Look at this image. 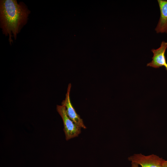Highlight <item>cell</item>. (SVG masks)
I'll use <instances>...</instances> for the list:
<instances>
[{
	"mask_svg": "<svg viewBox=\"0 0 167 167\" xmlns=\"http://www.w3.org/2000/svg\"><path fill=\"white\" fill-rule=\"evenodd\" d=\"M0 3L1 27L6 36L9 35L11 45V37L15 39L22 28L27 22L30 11L24 3H18L15 0H2Z\"/></svg>",
	"mask_w": 167,
	"mask_h": 167,
	"instance_id": "cell-1",
	"label": "cell"
},
{
	"mask_svg": "<svg viewBox=\"0 0 167 167\" xmlns=\"http://www.w3.org/2000/svg\"><path fill=\"white\" fill-rule=\"evenodd\" d=\"M57 110L63 120V131L66 140L78 136L81 132V127L77 125L68 117L65 106L63 105H57Z\"/></svg>",
	"mask_w": 167,
	"mask_h": 167,
	"instance_id": "cell-2",
	"label": "cell"
},
{
	"mask_svg": "<svg viewBox=\"0 0 167 167\" xmlns=\"http://www.w3.org/2000/svg\"><path fill=\"white\" fill-rule=\"evenodd\" d=\"M129 161L141 167H162L165 160L154 154L145 156L141 153L135 154L128 158Z\"/></svg>",
	"mask_w": 167,
	"mask_h": 167,
	"instance_id": "cell-3",
	"label": "cell"
},
{
	"mask_svg": "<svg viewBox=\"0 0 167 167\" xmlns=\"http://www.w3.org/2000/svg\"><path fill=\"white\" fill-rule=\"evenodd\" d=\"M71 87V84H69L68 85L65 99L62 101V105L65 106L66 113L70 118L78 126L85 129L86 127L84 125L82 119L76 112L71 102L70 97Z\"/></svg>",
	"mask_w": 167,
	"mask_h": 167,
	"instance_id": "cell-4",
	"label": "cell"
},
{
	"mask_svg": "<svg viewBox=\"0 0 167 167\" xmlns=\"http://www.w3.org/2000/svg\"><path fill=\"white\" fill-rule=\"evenodd\" d=\"M167 48V42L163 41L159 48L156 49H152L151 51L153 54L152 60L147 63V66L155 68H159L163 66L165 67L167 64L165 55Z\"/></svg>",
	"mask_w": 167,
	"mask_h": 167,
	"instance_id": "cell-5",
	"label": "cell"
},
{
	"mask_svg": "<svg viewBox=\"0 0 167 167\" xmlns=\"http://www.w3.org/2000/svg\"><path fill=\"white\" fill-rule=\"evenodd\" d=\"M160 10V17L155 28L157 33H167V1L158 0Z\"/></svg>",
	"mask_w": 167,
	"mask_h": 167,
	"instance_id": "cell-6",
	"label": "cell"
},
{
	"mask_svg": "<svg viewBox=\"0 0 167 167\" xmlns=\"http://www.w3.org/2000/svg\"><path fill=\"white\" fill-rule=\"evenodd\" d=\"M131 167H139L138 164L135 163L131 162Z\"/></svg>",
	"mask_w": 167,
	"mask_h": 167,
	"instance_id": "cell-7",
	"label": "cell"
},
{
	"mask_svg": "<svg viewBox=\"0 0 167 167\" xmlns=\"http://www.w3.org/2000/svg\"><path fill=\"white\" fill-rule=\"evenodd\" d=\"M162 167H167V160H165L163 161Z\"/></svg>",
	"mask_w": 167,
	"mask_h": 167,
	"instance_id": "cell-8",
	"label": "cell"
},
{
	"mask_svg": "<svg viewBox=\"0 0 167 167\" xmlns=\"http://www.w3.org/2000/svg\"><path fill=\"white\" fill-rule=\"evenodd\" d=\"M166 71H167V64L165 66Z\"/></svg>",
	"mask_w": 167,
	"mask_h": 167,
	"instance_id": "cell-9",
	"label": "cell"
}]
</instances>
